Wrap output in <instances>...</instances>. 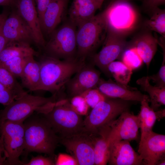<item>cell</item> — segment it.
Wrapping results in <instances>:
<instances>
[{"instance_id":"1","label":"cell","mask_w":165,"mask_h":165,"mask_svg":"<svg viewBox=\"0 0 165 165\" xmlns=\"http://www.w3.org/2000/svg\"><path fill=\"white\" fill-rule=\"evenodd\" d=\"M40 81L39 90L58 94L72 77L84 65L77 59L59 60L45 55L39 61Z\"/></svg>"},{"instance_id":"2","label":"cell","mask_w":165,"mask_h":165,"mask_svg":"<svg viewBox=\"0 0 165 165\" xmlns=\"http://www.w3.org/2000/svg\"><path fill=\"white\" fill-rule=\"evenodd\" d=\"M58 95L54 94L46 97L27 93L0 110V123L5 121L24 122L34 112L46 114L59 99Z\"/></svg>"},{"instance_id":"3","label":"cell","mask_w":165,"mask_h":165,"mask_svg":"<svg viewBox=\"0 0 165 165\" xmlns=\"http://www.w3.org/2000/svg\"><path fill=\"white\" fill-rule=\"evenodd\" d=\"M108 24L105 10L95 15L77 30L76 58L85 63L86 58L92 56L102 44L106 36Z\"/></svg>"},{"instance_id":"4","label":"cell","mask_w":165,"mask_h":165,"mask_svg":"<svg viewBox=\"0 0 165 165\" xmlns=\"http://www.w3.org/2000/svg\"><path fill=\"white\" fill-rule=\"evenodd\" d=\"M24 123L25 150L53 156L59 138L45 119L31 118Z\"/></svg>"},{"instance_id":"5","label":"cell","mask_w":165,"mask_h":165,"mask_svg":"<svg viewBox=\"0 0 165 165\" xmlns=\"http://www.w3.org/2000/svg\"><path fill=\"white\" fill-rule=\"evenodd\" d=\"M134 102H136L107 97L92 108L84 120V131L90 135L97 134L123 112L130 111Z\"/></svg>"},{"instance_id":"6","label":"cell","mask_w":165,"mask_h":165,"mask_svg":"<svg viewBox=\"0 0 165 165\" xmlns=\"http://www.w3.org/2000/svg\"><path fill=\"white\" fill-rule=\"evenodd\" d=\"M42 115L59 138L84 131V120L71 109L68 100L59 99L50 111Z\"/></svg>"},{"instance_id":"7","label":"cell","mask_w":165,"mask_h":165,"mask_svg":"<svg viewBox=\"0 0 165 165\" xmlns=\"http://www.w3.org/2000/svg\"><path fill=\"white\" fill-rule=\"evenodd\" d=\"M76 28L68 19L56 29L42 49L44 55L59 60L76 59Z\"/></svg>"},{"instance_id":"8","label":"cell","mask_w":165,"mask_h":165,"mask_svg":"<svg viewBox=\"0 0 165 165\" xmlns=\"http://www.w3.org/2000/svg\"><path fill=\"white\" fill-rule=\"evenodd\" d=\"M0 138L7 165H23L20 157L25 150L24 122L5 121L0 123Z\"/></svg>"},{"instance_id":"9","label":"cell","mask_w":165,"mask_h":165,"mask_svg":"<svg viewBox=\"0 0 165 165\" xmlns=\"http://www.w3.org/2000/svg\"><path fill=\"white\" fill-rule=\"evenodd\" d=\"M105 10L108 28L117 33L124 35L132 31L136 25L137 12L128 1H111Z\"/></svg>"},{"instance_id":"10","label":"cell","mask_w":165,"mask_h":165,"mask_svg":"<svg viewBox=\"0 0 165 165\" xmlns=\"http://www.w3.org/2000/svg\"><path fill=\"white\" fill-rule=\"evenodd\" d=\"M123 35L108 28L102 49L90 56L93 63L108 76H111L107 69L108 65L120 58L127 47V43Z\"/></svg>"},{"instance_id":"11","label":"cell","mask_w":165,"mask_h":165,"mask_svg":"<svg viewBox=\"0 0 165 165\" xmlns=\"http://www.w3.org/2000/svg\"><path fill=\"white\" fill-rule=\"evenodd\" d=\"M140 123L138 115L127 111L123 112L117 119L112 121L103 128L107 136L108 144L121 140L129 141L137 140Z\"/></svg>"},{"instance_id":"12","label":"cell","mask_w":165,"mask_h":165,"mask_svg":"<svg viewBox=\"0 0 165 165\" xmlns=\"http://www.w3.org/2000/svg\"><path fill=\"white\" fill-rule=\"evenodd\" d=\"M59 142L74 157L78 165H95L93 142L90 134L83 131L59 138Z\"/></svg>"},{"instance_id":"13","label":"cell","mask_w":165,"mask_h":165,"mask_svg":"<svg viewBox=\"0 0 165 165\" xmlns=\"http://www.w3.org/2000/svg\"><path fill=\"white\" fill-rule=\"evenodd\" d=\"M7 18L3 21L2 32L8 43H19L30 45L34 43L32 31L13 7Z\"/></svg>"},{"instance_id":"14","label":"cell","mask_w":165,"mask_h":165,"mask_svg":"<svg viewBox=\"0 0 165 165\" xmlns=\"http://www.w3.org/2000/svg\"><path fill=\"white\" fill-rule=\"evenodd\" d=\"M138 153L143 165H156L165 158V135L152 130L141 135Z\"/></svg>"},{"instance_id":"15","label":"cell","mask_w":165,"mask_h":165,"mask_svg":"<svg viewBox=\"0 0 165 165\" xmlns=\"http://www.w3.org/2000/svg\"><path fill=\"white\" fill-rule=\"evenodd\" d=\"M100 72L86 64L72 77L65 85L72 97L81 95L90 89L96 88L100 79Z\"/></svg>"},{"instance_id":"16","label":"cell","mask_w":165,"mask_h":165,"mask_svg":"<svg viewBox=\"0 0 165 165\" xmlns=\"http://www.w3.org/2000/svg\"><path fill=\"white\" fill-rule=\"evenodd\" d=\"M108 163L110 165H143L138 153L126 140L115 141L108 145Z\"/></svg>"},{"instance_id":"17","label":"cell","mask_w":165,"mask_h":165,"mask_svg":"<svg viewBox=\"0 0 165 165\" xmlns=\"http://www.w3.org/2000/svg\"><path fill=\"white\" fill-rule=\"evenodd\" d=\"M35 4V0H17L15 7L31 29L34 43L39 48L42 49L46 42L41 29Z\"/></svg>"},{"instance_id":"18","label":"cell","mask_w":165,"mask_h":165,"mask_svg":"<svg viewBox=\"0 0 165 165\" xmlns=\"http://www.w3.org/2000/svg\"><path fill=\"white\" fill-rule=\"evenodd\" d=\"M106 96L136 102H141L145 94L135 88L115 82L111 79L100 78L96 87Z\"/></svg>"},{"instance_id":"19","label":"cell","mask_w":165,"mask_h":165,"mask_svg":"<svg viewBox=\"0 0 165 165\" xmlns=\"http://www.w3.org/2000/svg\"><path fill=\"white\" fill-rule=\"evenodd\" d=\"M68 1L51 0L43 14L40 24L44 36L46 35L49 37L64 18Z\"/></svg>"},{"instance_id":"20","label":"cell","mask_w":165,"mask_h":165,"mask_svg":"<svg viewBox=\"0 0 165 165\" xmlns=\"http://www.w3.org/2000/svg\"><path fill=\"white\" fill-rule=\"evenodd\" d=\"M100 8L91 0H73L69 11L68 20L79 28L94 16Z\"/></svg>"},{"instance_id":"21","label":"cell","mask_w":165,"mask_h":165,"mask_svg":"<svg viewBox=\"0 0 165 165\" xmlns=\"http://www.w3.org/2000/svg\"><path fill=\"white\" fill-rule=\"evenodd\" d=\"M158 39L149 32L139 36L128 47H134L148 68L157 50Z\"/></svg>"},{"instance_id":"22","label":"cell","mask_w":165,"mask_h":165,"mask_svg":"<svg viewBox=\"0 0 165 165\" xmlns=\"http://www.w3.org/2000/svg\"><path fill=\"white\" fill-rule=\"evenodd\" d=\"M34 56L28 58L20 77L24 86L31 91L39 90L40 81V65Z\"/></svg>"},{"instance_id":"23","label":"cell","mask_w":165,"mask_h":165,"mask_svg":"<svg viewBox=\"0 0 165 165\" xmlns=\"http://www.w3.org/2000/svg\"><path fill=\"white\" fill-rule=\"evenodd\" d=\"M148 76H143L138 79L136 83L149 95L150 108L154 111L159 110L162 105H165V87L161 88L152 86Z\"/></svg>"},{"instance_id":"24","label":"cell","mask_w":165,"mask_h":165,"mask_svg":"<svg viewBox=\"0 0 165 165\" xmlns=\"http://www.w3.org/2000/svg\"><path fill=\"white\" fill-rule=\"evenodd\" d=\"M92 137L94 148V164L105 165L108 163V144L106 134L103 129Z\"/></svg>"},{"instance_id":"25","label":"cell","mask_w":165,"mask_h":165,"mask_svg":"<svg viewBox=\"0 0 165 165\" xmlns=\"http://www.w3.org/2000/svg\"><path fill=\"white\" fill-rule=\"evenodd\" d=\"M30 45L19 43H8L0 54V63L18 57L38 56Z\"/></svg>"},{"instance_id":"26","label":"cell","mask_w":165,"mask_h":165,"mask_svg":"<svg viewBox=\"0 0 165 165\" xmlns=\"http://www.w3.org/2000/svg\"><path fill=\"white\" fill-rule=\"evenodd\" d=\"M0 83L13 94L16 100L28 93L17 81L16 77L1 64Z\"/></svg>"},{"instance_id":"27","label":"cell","mask_w":165,"mask_h":165,"mask_svg":"<svg viewBox=\"0 0 165 165\" xmlns=\"http://www.w3.org/2000/svg\"><path fill=\"white\" fill-rule=\"evenodd\" d=\"M152 15L150 19L145 23L144 26L148 30L153 31L165 38V10L158 7L150 9Z\"/></svg>"},{"instance_id":"28","label":"cell","mask_w":165,"mask_h":165,"mask_svg":"<svg viewBox=\"0 0 165 165\" xmlns=\"http://www.w3.org/2000/svg\"><path fill=\"white\" fill-rule=\"evenodd\" d=\"M109 73L116 82L127 86L132 74V70L121 61H113L108 65Z\"/></svg>"},{"instance_id":"29","label":"cell","mask_w":165,"mask_h":165,"mask_svg":"<svg viewBox=\"0 0 165 165\" xmlns=\"http://www.w3.org/2000/svg\"><path fill=\"white\" fill-rule=\"evenodd\" d=\"M120 58L121 61L129 68L133 70L139 68L143 62L136 49L134 47L126 48Z\"/></svg>"},{"instance_id":"30","label":"cell","mask_w":165,"mask_h":165,"mask_svg":"<svg viewBox=\"0 0 165 165\" xmlns=\"http://www.w3.org/2000/svg\"><path fill=\"white\" fill-rule=\"evenodd\" d=\"M30 56L15 57L0 64L4 66L16 78H20L25 64Z\"/></svg>"},{"instance_id":"31","label":"cell","mask_w":165,"mask_h":165,"mask_svg":"<svg viewBox=\"0 0 165 165\" xmlns=\"http://www.w3.org/2000/svg\"><path fill=\"white\" fill-rule=\"evenodd\" d=\"M165 116V109L154 111L151 108L148 113L144 127L141 130V135L152 130L156 121H160Z\"/></svg>"},{"instance_id":"32","label":"cell","mask_w":165,"mask_h":165,"mask_svg":"<svg viewBox=\"0 0 165 165\" xmlns=\"http://www.w3.org/2000/svg\"><path fill=\"white\" fill-rule=\"evenodd\" d=\"M80 95L84 98L87 105L92 108L107 97L97 88L88 90Z\"/></svg>"},{"instance_id":"33","label":"cell","mask_w":165,"mask_h":165,"mask_svg":"<svg viewBox=\"0 0 165 165\" xmlns=\"http://www.w3.org/2000/svg\"><path fill=\"white\" fill-rule=\"evenodd\" d=\"M69 104L71 109L81 116L87 115L90 108L84 98L80 95L72 97Z\"/></svg>"},{"instance_id":"34","label":"cell","mask_w":165,"mask_h":165,"mask_svg":"<svg viewBox=\"0 0 165 165\" xmlns=\"http://www.w3.org/2000/svg\"><path fill=\"white\" fill-rule=\"evenodd\" d=\"M163 60L158 72L156 74L148 76L150 81L156 84L155 86L162 88L165 87V56H163Z\"/></svg>"},{"instance_id":"35","label":"cell","mask_w":165,"mask_h":165,"mask_svg":"<svg viewBox=\"0 0 165 165\" xmlns=\"http://www.w3.org/2000/svg\"><path fill=\"white\" fill-rule=\"evenodd\" d=\"M16 100L13 94L0 83V103L6 106Z\"/></svg>"},{"instance_id":"36","label":"cell","mask_w":165,"mask_h":165,"mask_svg":"<svg viewBox=\"0 0 165 165\" xmlns=\"http://www.w3.org/2000/svg\"><path fill=\"white\" fill-rule=\"evenodd\" d=\"M56 165H78V162L72 155L64 153H60L55 160Z\"/></svg>"},{"instance_id":"37","label":"cell","mask_w":165,"mask_h":165,"mask_svg":"<svg viewBox=\"0 0 165 165\" xmlns=\"http://www.w3.org/2000/svg\"><path fill=\"white\" fill-rule=\"evenodd\" d=\"M23 165H55V162L51 158L40 155L32 157L28 162L23 163Z\"/></svg>"},{"instance_id":"38","label":"cell","mask_w":165,"mask_h":165,"mask_svg":"<svg viewBox=\"0 0 165 165\" xmlns=\"http://www.w3.org/2000/svg\"><path fill=\"white\" fill-rule=\"evenodd\" d=\"M51 0H35L37 5L36 9L40 24L43 14Z\"/></svg>"},{"instance_id":"39","label":"cell","mask_w":165,"mask_h":165,"mask_svg":"<svg viewBox=\"0 0 165 165\" xmlns=\"http://www.w3.org/2000/svg\"><path fill=\"white\" fill-rule=\"evenodd\" d=\"M145 6L149 10L165 3V0H143Z\"/></svg>"},{"instance_id":"40","label":"cell","mask_w":165,"mask_h":165,"mask_svg":"<svg viewBox=\"0 0 165 165\" xmlns=\"http://www.w3.org/2000/svg\"><path fill=\"white\" fill-rule=\"evenodd\" d=\"M3 21L0 24V54L8 43L7 40L2 32V26Z\"/></svg>"},{"instance_id":"41","label":"cell","mask_w":165,"mask_h":165,"mask_svg":"<svg viewBox=\"0 0 165 165\" xmlns=\"http://www.w3.org/2000/svg\"><path fill=\"white\" fill-rule=\"evenodd\" d=\"M7 165L6 156L0 138V165Z\"/></svg>"},{"instance_id":"42","label":"cell","mask_w":165,"mask_h":165,"mask_svg":"<svg viewBox=\"0 0 165 165\" xmlns=\"http://www.w3.org/2000/svg\"><path fill=\"white\" fill-rule=\"evenodd\" d=\"M17 0H0V6L11 8L15 7Z\"/></svg>"},{"instance_id":"43","label":"cell","mask_w":165,"mask_h":165,"mask_svg":"<svg viewBox=\"0 0 165 165\" xmlns=\"http://www.w3.org/2000/svg\"><path fill=\"white\" fill-rule=\"evenodd\" d=\"M9 13L8 11L6 9L0 14V24L7 18Z\"/></svg>"},{"instance_id":"44","label":"cell","mask_w":165,"mask_h":165,"mask_svg":"<svg viewBox=\"0 0 165 165\" xmlns=\"http://www.w3.org/2000/svg\"><path fill=\"white\" fill-rule=\"evenodd\" d=\"M97 4L100 8L102 4L105 0H91Z\"/></svg>"},{"instance_id":"45","label":"cell","mask_w":165,"mask_h":165,"mask_svg":"<svg viewBox=\"0 0 165 165\" xmlns=\"http://www.w3.org/2000/svg\"><path fill=\"white\" fill-rule=\"evenodd\" d=\"M165 165V158L162 159L158 161L156 164V165Z\"/></svg>"},{"instance_id":"46","label":"cell","mask_w":165,"mask_h":165,"mask_svg":"<svg viewBox=\"0 0 165 165\" xmlns=\"http://www.w3.org/2000/svg\"><path fill=\"white\" fill-rule=\"evenodd\" d=\"M116 0H123V1H125L128 2L130 0H111V1H116Z\"/></svg>"}]
</instances>
